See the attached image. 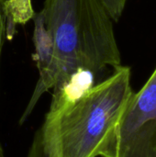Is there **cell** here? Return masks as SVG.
Returning <instances> with one entry per match:
<instances>
[{
  "label": "cell",
  "mask_w": 156,
  "mask_h": 157,
  "mask_svg": "<svg viewBox=\"0 0 156 157\" xmlns=\"http://www.w3.org/2000/svg\"><path fill=\"white\" fill-rule=\"evenodd\" d=\"M53 52L45 81L33 93L19 119L24 124L42 95L79 69L98 77L121 65L113 20L101 0H45L40 11Z\"/></svg>",
  "instance_id": "1"
},
{
  "label": "cell",
  "mask_w": 156,
  "mask_h": 157,
  "mask_svg": "<svg viewBox=\"0 0 156 157\" xmlns=\"http://www.w3.org/2000/svg\"><path fill=\"white\" fill-rule=\"evenodd\" d=\"M131 80V68L120 65L74 105L46 116L39 131L49 157L101 156L133 94Z\"/></svg>",
  "instance_id": "2"
},
{
  "label": "cell",
  "mask_w": 156,
  "mask_h": 157,
  "mask_svg": "<svg viewBox=\"0 0 156 157\" xmlns=\"http://www.w3.org/2000/svg\"><path fill=\"white\" fill-rule=\"evenodd\" d=\"M101 157H156V67L131 95Z\"/></svg>",
  "instance_id": "3"
},
{
  "label": "cell",
  "mask_w": 156,
  "mask_h": 157,
  "mask_svg": "<svg viewBox=\"0 0 156 157\" xmlns=\"http://www.w3.org/2000/svg\"><path fill=\"white\" fill-rule=\"evenodd\" d=\"M96 79L97 76L92 72L79 69L57 83L51 88L53 92L46 116L57 115L74 105L97 84Z\"/></svg>",
  "instance_id": "4"
},
{
  "label": "cell",
  "mask_w": 156,
  "mask_h": 157,
  "mask_svg": "<svg viewBox=\"0 0 156 157\" xmlns=\"http://www.w3.org/2000/svg\"><path fill=\"white\" fill-rule=\"evenodd\" d=\"M32 19L34 21L33 43L35 48V52L32 55V58L36 63L39 71V78L35 86V87H38L45 81L49 74L52 61L53 48L50 35L44 26L40 12L35 13Z\"/></svg>",
  "instance_id": "5"
},
{
  "label": "cell",
  "mask_w": 156,
  "mask_h": 157,
  "mask_svg": "<svg viewBox=\"0 0 156 157\" xmlns=\"http://www.w3.org/2000/svg\"><path fill=\"white\" fill-rule=\"evenodd\" d=\"M6 19V39L11 40L17 32V27L25 26L35 15L32 0H5Z\"/></svg>",
  "instance_id": "6"
},
{
  "label": "cell",
  "mask_w": 156,
  "mask_h": 157,
  "mask_svg": "<svg viewBox=\"0 0 156 157\" xmlns=\"http://www.w3.org/2000/svg\"><path fill=\"white\" fill-rule=\"evenodd\" d=\"M113 21L117 22L122 16L127 0H101Z\"/></svg>",
  "instance_id": "7"
},
{
  "label": "cell",
  "mask_w": 156,
  "mask_h": 157,
  "mask_svg": "<svg viewBox=\"0 0 156 157\" xmlns=\"http://www.w3.org/2000/svg\"><path fill=\"white\" fill-rule=\"evenodd\" d=\"M27 157H49L42 144L40 131H38L33 138L31 146L29 150Z\"/></svg>",
  "instance_id": "8"
},
{
  "label": "cell",
  "mask_w": 156,
  "mask_h": 157,
  "mask_svg": "<svg viewBox=\"0 0 156 157\" xmlns=\"http://www.w3.org/2000/svg\"><path fill=\"white\" fill-rule=\"evenodd\" d=\"M4 1L5 0H0V62H1V55H2L4 42L6 40V14H5Z\"/></svg>",
  "instance_id": "9"
}]
</instances>
